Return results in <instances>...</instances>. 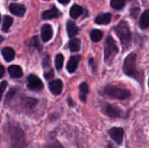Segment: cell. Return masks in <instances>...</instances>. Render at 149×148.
<instances>
[{
  "label": "cell",
  "instance_id": "6da1fadb",
  "mask_svg": "<svg viewBox=\"0 0 149 148\" xmlns=\"http://www.w3.org/2000/svg\"><path fill=\"white\" fill-rule=\"evenodd\" d=\"M114 31L120 40L123 51H126L130 47L132 40V34L128 24L125 21H121L114 27Z\"/></svg>",
  "mask_w": 149,
  "mask_h": 148
},
{
  "label": "cell",
  "instance_id": "7a4b0ae2",
  "mask_svg": "<svg viewBox=\"0 0 149 148\" xmlns=\"http://www.w3.org/2000/svg\"><path fill=\"white\" fill-rule=\"evenodd\" d=\"M102 94L111 98L119 100H125L130 98L131 92L129 90L126 89L123 86L115 85H107L102 91Z\"/></svg>",
  "mask_w": 149,
  "mask_h": 148
},
{
  "label": "cell",
  "instance_id": "3957f363",
  "mask_svg": "<svg viewBox=\"0 0 149 148\" xmlns=\"http://www.w3.org/2000/svg\"><path fill=\"white\" fill-rule=\"evenodd\" d=\"M136 61H137V55L134 52H131L125 58L122 70L126 75L140 81L141 73L136 67Z\"/></svg>",
  "mask_w": 149,
  "mask_h": 148
},
{
  "label": "cell",
  "instance_id": "277c9868",
  "mask_svg": "<svg viewBox=\"0 0 149 148\" xmlns=\"http://www.w3.org/2000/svg\"><path fill=\"white\" fill-rule=\"evenodd\" d=\"M118 52H119V49H118V46L115 44L114 39L111 36H108L107 40H106L105 51H104L105 62L107 64L110 65Z\"/></svg>",
  "mask_w": 149,
  "mask_h": 148
},
{
  "label": "cell",
  "instance_id": "5b68a950",
  "mask_svg": "<svg viewBox=\"0 0 149 148\" xmlns=\"http://www.w3.org/2000/svg\"><path fill=\"white\" fill-rule=\"evenodd\" d=\"M101 111L105 115L111 119H118L124 117V112L115 105L104 103L101 106Z\"/></svg>",
  "mask_w": 149,
  "mask_h": 148
},
{
  "label": "cell",
  "instance_id": "8992f818",
  "mask_svg": "<svg viewBox=\"0 0 149 148\" xmlns=\"http://www.w3.org/2000/svg\"><path fill=\"white\" fill-rule=\"evenodd\" d=\"M107 133L109 136L112 138L113 140L117 145H121L123 141V137H124V130L121 127H113L108 130Z\"/></svg>",
  "mask_w": 149,
  "mask_h": 148
},
{
  "label": "cell",
  "instance_id": "52a82bcc",
  "mask_svg": "<svg viewBox=\"0 0 149 148\" xmlns=\"http://www.w3.org/2000/svg\"><path fill=\"white\" fill-rule=\"evenodd\" d=\"M43 82L39 78L35 75H30L28 77V88L32 91H40L43 89Z\"/></svg>",
  "mask_w": 149,
  "mask_h": 148
},
{
  "label": "cell",
  "instance_id": "ba28073f",
  "mask_svg": "<svg viewBox=\"0 0 149 148\" xmlns=\"http://www.w3.org/2000/svg\"><path fill=\"white\" fill-rule=\"evenodd\" d=\"M80 59H81V57L79 55L72 56L70 58V59L67 63V65H66V69H67L68 72H70V73L75 72V71L78 68V65H79Z\"/></svg>",
  "mask_w": 149,
  "mask_h": 148
},
{
  "label": "cell",
  "instance_id": "9c48e42d",
  "mask_svg": "<svg viewBox=\"0 0 149 148\" xmlns=\"http://www.w3.org/2000/svg\"><path fill=\"white\" fill-rule=\"evenodd\" d=\"M49 89L54 95H59L63 90V82L60 79H55L50 82Z\"/></svg>",
  "mask_w": 149,
  "mask_h": 148
},
{
  "label": "cell",
  "instance_id": "30bf717a",
  "mask_svg": "<svg viewBox=\"0 0 149 148\" xmlns=\"http://www.w3.org/2000/svg\"><path fill=\"white\" fill-rule=\"evenodd\" d=\"M52 28L50 24H44L41 30V38L44 42H48L52 38Z\"/></svg>",
  "mask_w": 149,
  "mask_h": 148
},
{
  "label": "cell",
  "instance_id": "8fae6325",
  "mask_svg": "<svg viewBox=\"0 0 149 148\" xmlns=\"http://www.w3.org/2000/svg\"><path fill=\"white\" fill-rule=\"evenodd\" d=\"M10 11L15 15V16H18L21 17L25 13V7L23 4H19V3H11L10 5Z\"/></svg>",
  "mask_w": 149,
  "mask_h": 148
},
{
  "label": "cell",
  "instance_id": "7c38bea8",
  "mask_svg": "<svg viewBox=\"0 0 149 148\" xmlns=\"http://www.w3.org/2000/svg\"><path fill=\"white\" fill-rule=\"evenodd\" d=\"M79 99L82 102L86 101V97L89 93V85L86 82H83L79 85Z\"/></svg>",
  "mask_w": 149,
  "mask_h": 148
},
{
  "label": "cell",
  "instance_id": "4fadbf2b",
  "mask_svg": "<svg viewBox=\"0 0 149 148\" xmlns=\"http://www.w3.org/2000/svg\"><path fill=\"white\" fill-rule=\"evenodd\" d=\"M9 74L11 78H21L23 76V71L22 68L18 65H10L8 69Z\"/></svg>",
  "mask_w": 149,
  "mask_h": 148
},
{
  "label": "cell",
  "instance_id": "5bb4252c",
  "mask_svg": "<svg viewBox=\"0 0 149 148\" xmlns=\"http://www.w3.org/2000/svg\"><path fill=\"white\" fill-rule=\"evenodd\" d=\"M112 19V15L110 13H103L99 15L95 18V23L99 24H107Z\"/></svg>",
  "mask_w": 149,
  "mask_h": 148
},
{
  "label": "cell",
  "instance_id": "9a60e30c",
  "mask_svg": "<svg viewBox=\"0 0 149 148\" xmlns=\"http://www.w3.org/2000/svg\"><path fill=\"white\" fill-rule=\"evenodd\" d=\"M2 55L7 62H10L15 58V51L10 47H5L2 50Z\"/></svg>",
  "mask_w": 149,
  "mask_h": 148
},
{
  "label": "cell",
  "instance_id": "2e32d148",
  "mask_svg": "<svg viewBox=\"0 0 149 148\" xmlns=\"http://www.w3.org/2000/svg\"><path fill=\"white\" fill-rule=\"evenodd\" d=\"M57 17H58V10L55 7L44 11L42 14V17L44 19H52Z\"/></svg>",
  "mask_w": 149,
  "mask_h": 148
},
{
  "label": "cell",
  "instance_id": "e0dca14e",
  "mask_svg": "<svg viewBox=\"0 0 149 148\" xmlns=\"http://www.w3.org/2000/svg\"><path fill=\"white\" fill-rule=\"evenodd\" d=\"M66 28H67V33H68V36L70 38H73L74 36H76L79 32V28L78 26L72 21H68L67 22V25H66Z\"/></svg>",
  "mask_w": 149,
  "mask_h": 148
},
{
  "label": "cell",
  "instance_id": "ac0fdd59",
  "mask_svg": "<svg viewBox=\"0 0 149 148\" xmlns=\"http://www.w3.org/2000/svg\"><path fill=\"white\" fill-rule=\"evenodd\" d=\"M80 39L74 38L69 42V49L72 52H77L80 50Z\"/></svg>",
  "mask_w": 149,
  "mask_h": 148
},
{
  "label": "cell",
  "instance_id": "d6986e66",
  "mask_svg": "<svg viewBox=\"0 0 149 148\" xmlns=\"http://www.w3.org/2000/svg\"><path fill=\"white\" fill-rule=\"evenodd\" d=\"M140 25L141 29L149 28V10H147L142 14L141 20H140Z\"/></svg>",
  "mask_w": 149,
  "mask_h": 148
},
{
  "label": "cell",
  "instance_id": "ffe728a7",
  "mask_svg": "<svg viewBox=\"0 0 149 148\" xmlns=\"http://www.w3.org/2000/svg\"><path fill=\"white\" fill-rule=\"evenodd\" d=\"M82 12H83L82 7L78 4H74L70 10V16L72 18H78L82 14Z\"/></svg>",
  "mask_w": 149,
  "mask_h": 148
},
{
  "label": "cell",
  "instance_id": "44dd1931",
  "mask_svg": "<svg viewBox=\"0 0 149 148\" xmlns=\"http://www.w3.org/2000/svg\"><path fill=\"white\" fill-rule=\"evenodd\" d=\"M102 36H103V33H102V31H100V30H93V31H91V33H90L91 39H92L93 42H95V43L99 42V41L102 38Z\"/></svg>",
  "mask_w": 149,
  "mask_h": 148
},
{
  "label": "cell",
  "instance_id": "7402d4cb",
  "mask_svg": "<svg viewBox=\"0 0 149 148\" xmlns=\"http://www.w3.org/2000/svg\"><path fill=\"white\" fill-rule=\"evenodd\" d=\"M12 23H13V18L10 16H5L3 17V27H2L3 31H8L10 27L11 26Z\"/></svg>",
  "mask_w": 149,
  "mask_h": 148
},
{
  "label": "cell",
  "instance_id": "603a6c76",
  "mask_svg": "<svg viewBox=\"0 0 149 148\" xmlns=\"http://www.w3.org/2000/svg\"><path fill=\"white\" fill-rule=\"evenodd\" d=\"M125 5V0H111V6L115 10H121Z\"/></svg>",
  "mask_w": 149,
  "mask_h": 148
},
{
  "label": "cell",
  "instance_id": "cb8c5ba5",
  "mask_svg": "<svg viewBox=\"0 0 149 148\" xmlns=\"http://www.w3.org/2000/svg\"><path fill=\"white\" fill-rule=\"evenodd\" d=\"M64 65V56L62 54H58L55 58V65L57 70H61Z\"/></svg>",
  "mask_w": 149,
  "mask_h": 148
},
{
  "label": "cell",
  "instance_id": "d4e9b609",
  "mask_svg": "<svg viewBox=\"0 0 149 148\" xmlns=\"http://www.w3.org/2000/svg\"><path fill=\"white\" fill-rule=\"evenodd\" d=\"M36 103H37V100H36V99H32V98H28V99H26V104H25V106H26L27 107H33V106L36 105Z\"/></svg>",
  "mask_w": 149,
  "mask_h": 148
},
{
  "label": "cell",
  "instance_id": "484cf974",
  "mask_svg": "<svg viewBox=\"0 0 149 148\" xmlns=\"http://www.w3.org/2000/svg\"><path fill=\"white\" fill-rule=\"evenodd\" d=\"M6 86H7V82L6 81H3L2 83H0V100L2 99V96L3 94L4 90L6 89Z\"/></svg>",
  "mask_w": 149,
  "mask_h": 148
},
{
  "label": "cell",
  "instance_id": "4316f807",
  "mask_svg": "<svg viewBox=\"0 0 149 148\" xmlns=\"http://www.w3.org/2000/svg\"><path fill=\"white\" fill-rule=\"evenodd\" d=\"M45 148H63V147L58 142H53V143H51L48 146H46Z\"/></svg>",
  "mask_w": 149,
  "mask_h": 148
},
{
  "label": "cell",
  "instance_id": "83f0119b",
  "mask_svg": "<svg viewBox=\"0 0 149 148\" xmlns=\"http://www.w3.org/2000/svg\"><path fill=\"white\" fill-rule=\"evenodd\" d=\"M49 65H50V57L49 56H46L45 58L44 61H43V66H44V68H46Z\"/></svg>",
  "mask_w": 149,
  "mask_h": 148
},
{
  "label": "cell",
  "instance_id": "f1b7e54d",
  "mask_svg": "<svg viewBox=\"0 0 149 148\" xmlns=\"http://www.w3.org/2000/svg\"><path fill=\"white\" fill-rule=\"evenodd\" d=\"M53 75H54L53 71H52V70H51L48 73H45V79H49L53 78Z\"/></svg>",
  "mask_w": 149,
  "mask_h": 148
},
{
  "label": "cell",
  "instance_id": "f546056e",
  "mask_svg": "<svg viewBox=\"0 0 149 148\" xmlns=\"http://www.w3.org/2000/svg\"><path fill=\"white\" fill-rule=\"evenodd\" d=\"M4 72H5V70H4V67L3 66V65H0V79L3 76V74H4Z\"/></svg>",
  "mask_w": 149,
  "mask_h": 148
},
{
  "label": "cell",
  "instance_id": "4dcf8cb0",
  "mask_svg": "<svg viewBox=\"0 0 149 148\" xmlns=\"http://www.w3.org/2000/svg\"><path fill=\"white\" fill-rule=\"evenodd\" d=\"M60 3H63V4H66L70 2V0H58Z\"/></svg>",
  "mask_w": 149,
  "mask_h": 148
},
{
  "label": "cell",
  "instance_id": "1f68e13d",
  "mask_svg": "<svg viewBox=\"0 0 149 148\" xmlns=\"http://www.w3.org/2000/svg\"><path fill=\"white\" fill-rule=\"evenodd\" d=\"M68 103L70 104V106H74V102H73V101H72L71 98H69V99H68Z\"/></svg>",
  "mask_w": 149,
  "mask_h": 148
},
{
  "label": "cell",
  "instance_id": "d6a6232c",
  "mask_svg": "<svg viewBox=\"0 0 149 148\" xmlns=\"http://www.w3.org/2000/svg\"><path fill=\"white\" fill-rule=\"evenodd\" d=\"M107 148H116L112 143H108V145H107Z\"/></svg>",
  "mask_w": 149,
  "mask_h": 148
},
{
  "label": "cell",
  "instance_id": "836d02e7",
  "mask_svg": "<svg viewBox=\"0 0 149 148\" xmlns=\"http://www.w3.org/2000/svg\"><path fill=\"white\" fill-rule=\"evenodd\" d=\"M3 39H4V38H3V37H2V36L0 35V43H2V42L3 41Z\"/></svg>",
  "mask_w": 149,
  "mask_h": 148
},
{
  "label": "cell",
  "instance_id": "e575fe53",
  "mask_svg": "<svg viewBox=\"0 0 149 148\" xmlns=\"http://www.w3.org/2000/svg\"><path fill=\"white\" fill-rule=\"evenodd\" d=\"M0 20H1V16H0Z\"/></svg>",
  "mask_w": 149,
  "mask_h": 148
},
{
  "label": "cell",
  "instance_id": "d590c367",
  "mask_svg": "<svg viewBox=\"0 0 149 148\" xmlns=\"http://www.w3.org/2000/svg\"><path fill=\"white\" fill-rule=\"evenodd\" d=\"M148 85H149V79H148Z\"/></svg>",
  "mask_w": 149,
  "mask_h": 148
}]
</instances>
